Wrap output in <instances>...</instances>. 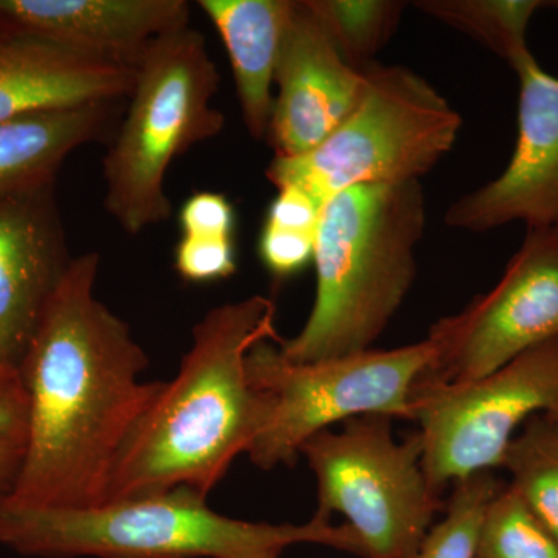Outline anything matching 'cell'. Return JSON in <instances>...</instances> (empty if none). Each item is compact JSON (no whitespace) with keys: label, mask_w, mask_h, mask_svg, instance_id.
Segmentation results:
<instances>
[{"label":"cell","mask_w":558,"mask_h":558,"mask_svg":"<svg viewBox=\"0 0 558 558\" xmlns=\"http://www.w3.org/2000/svg\"><path fill=\"white\" fill-rule=\"evenodd\" d=\"M414 417L432 486L502 468L517 429L534 417L558 422V339L529 349L483 379L418 384Z\"/></svg>","instance_id":"9c48e42d"},{"label":"cell","mask_w":558,"mask_h":558,"mask_svg":"<svg viewBox=\"0 0 558 558\" xmlns=\"http://www.w3.org/2000/svg\"><path fill=\"white\" fill-rule=\"evenodd\" d=\"M124 101L39 110L0 123V201L53 185L81 146L112 138Z\"/></svg>","instance_id":"2e32d148"},{"label":"cell","mask_w":558,"mask_h":558,"mask_svg":"<svg viewBox=\"0 0 558 558\" xmlns=\"http://www.w3.org/2000/svg\"><path fill=\"white\" fill-rule=\"evenodd\" d=\"M72 260L53 185L0 201V362L20 366Z\"/></svg>","instance_id":"4fadbf2b"},{"label":"cell","mask_w":558,"mask_h":558,"mask_svg":"<svg viewBox=\"0 0 558 558\" xmlns=\"http://www.w3.org/2000/svg\"><path fill=\"white\" fill-rule=\"evenodd\" d=\"M520 81L519 134L508 167L446 213L451 229L483 231L524 222L558 226V78L531 51L512 64Z\"/></svg>","instance_id":"8fae6325"},{"label":"cell","mask_w":558,"mask_h":558,"mask_svg":"<svg viewBox=\"0 0 558 558\" xmlns=\"http://www.w3.org/2000/svg\"><path fill=\"white\" fill-rule=\"evenodd\" d=\"M506 450L502 468L543 526L558 539V422L538 416L524 425Z\"/></svg>","instance_id":"d6986e66"},{"label":"cell","mask_w":558,"mask_h":558,"mask_svg":"<svg viewBox=\"0 0 558 558\" xmlns=\"http://www.w3.org/2000/svg\"><path fill=\"white\" fill-rule=\"evenodd\" d=\"M414 5L470 38L497 57L515 64L526 54V32L535 11L548 5L537 0H424Z\"/></svg>","instance_id":"ac0fdd59"},{"label":"cell","mask_w":558,"mask_h":558,"mask_svg":"<svg viewBox=\"0 0 558 558\" xmlns=\"http://www.w3.org/2000/svg\"><path fill=\"white\" fill-rule=\"evenodd\" d=\"M476 558H558V539L515 488L502 487L488 505Z\"/></svg>","instance_id":"7402d4cb"},{"label":"cell","mask_w":558,"mask_h":558,"mask_svg":"<svg viewBox=\"0 0 558 558\" xmlns=\"http://www.w3.org/2000/svg\"><path fill=\"white\" fill-rule=\"evenodd\" d=\"M100 253L70 263L20 363L31 398L24 458L5 505L76 509L105 505L124 444L163 381L130 326L95 296Z\"/></svg>","instance_id":"6da1fadb"},{"label":"cell","mask_w":558,"mask_h":558,"mask_svg":"<svg viewBox=\"0 0 558 558\" xmlns=\"http://www.w3.org/2000/svg\"><path fill=\"white\" fill-rule=\"evenodd\" d=\"M300 543L362 557L348 524L315 513L310 523H250L220 515L180 487L94 508H13L0 498V545L46 558H267Z\"/></svg>","instance_id":"277c9868"},{"label":"cell","mask_w":558,"mask_h":558,"mask_svg":"<svg viewBox=\"0 0 558 558\" xmlns=\"http://www.w3.org/2000/svg\"><path fill=\"white\" fill-rule=\"evenodd\" d=\"M549 5H553V7H556V9H558V2H548Z\"/></svg>","instance_id":"83f0119b"},{"label":"cell","mask_w":558,"mask_h":558,"mask_svg":"<svg viewBox=\"0 0 558 558\" xmlns=\"http://www.w3.org/2000/svg\"><path fill=\"white\" fill-rule=\"evenodd\" d=\"M31 425V398L20 366L0 362V442L24 447Z\"/></svg>","instance_id":"484cf974"},{"label":"cell","mask_w":558,"mask_h":558,"mask_svg":"<svg viewBox=\"0 0 558 558\" xmlns=\"http://www.w3.org/2000/svg\"><path fill=\"white\" fill-rule=\"evenodd\" d=\"M278 340L253 348L248 379L260 400L258 435L247 451L256 468L295 464L307 439L363 414L413 421L418 381L435 355L428 339L387 351L319 362H290Z\"/></svg>","instance_id":"52a82bcc"},{"label":"cell","mask_w":558,"mask_h":558,"mask_svg":"<svg viewBox=\"0 0 558 558\" xmlns=\"http://www.w3.org/2000/svg\"><path fill=\"white\" fill-rule=\"evenodd\" d=\"M315 233L264 222L258 245L264 267L279 279L300 274L314 260Z\"/></svg>","instance_id":"cb8c5ba5"},{"label":"cell","mask_w":558,"mask_h":558,"mask_svg":"<svg viewBox=\"0 0 558 558\" xmlns=\"http://www.w3.org/2000/svg\"><path fill=\"white\" fill-rule=\"evenodd\" d=\"M24 447L0 442V498L7 497L20 473Z\"/></svg>","instance_id":"4316f807"},{"label":"cell","mask_w":558,"mask_h":558,"mask_svg":"<svg viewBox=\"0 0 558 558\" xmlns=\"http://www.w3.org/2000/svg\"><path fill=\"white\" fill-rule=\"evenodd\" d=\"M365 86L366 69L344 60L310 0H293L275 70L267 138L275 157L301 156L328 138L357 106Z\"/></svg>","instance_id":"7c38bea8"},{"label":"cell","mask_w":558,"mask_h":558,"mask_svg":"<svg viewBox=\"0 0 558 558\" xmlns=\"http://www.w3.org/2000/svg\"><path fill=\"white\" fill-rule=\"evenodd\" d=\"M219 83L204 35L190 25L143 53L123 121L102 157L105 208L124 233L137 236L171 218L165 180L172 161L226 126L213 106Z\"/></svg>","instance_id":"5b68a950"},{"label":"cell","mask_w":558,"mask_h":558,"mask_svg":"<svg viewBox=\"0 0 558 558\" xmlns=\"http://www.w3.org/2000/svg\"><path fill=\"white\" fill-rule=\"evenodd\" d=\"M267 558H278V557H267Z\"/></svg>","instance_id":"f1b7e54d"},{"label":"cell","mask_w":558,"mask_h":558,"mask_svg":"<svg viewBox=\"0 0 558 558\" xmlns=\"http://www.w3.org/2000/svg\"><path fill=\"white\" fill-rule=\"evenodd\" d=\"M501 488L490 472L454 483L446 515L429 527L417 549L405 558H476L484 517Z\"/></svg>","instance_id":"44dd1931"},{"label":"cell","mask_w":558,"mask_h":558,"mask_svg":"<svg viewBox=\"0 0 558 558\" xmlns=\"http://www.w3.org/2000/svg\"><path fill=\"white\" fill-rule=\"evenodd\" d=\"M293 0H199L223 40L248 134L269 138L275 70Z\"/></svg>","instance_id":"e0dca14e"},{"label":"cell","mask_w":558,"mask_h":558,"mask_svg":"<svg viewBox=\"0 0 558 558\" xmlns=\"http://www.w3.org/2000/svg\"><path fill=\"white\" fill-rule=\"evenodd\" d=\"M461 124L427 80L374 62L348 119L310 153L274 157L267 179L277 190L296 186L322 207L354 186L421 180L453 149Z\"/></svg>","instance_id":"8992f818"},{"label":"cell","mask_w":558,"mask_h":558,"mask_svg":"<svg viewBox=\"0 0 558 558\" xmlns=\"http://www.w3.org/2000/svg\"><path fill=\"white\" fill-rule=\"evenodd\" d=\"M391 421L385 414L348 418L300 450L317 478V515H343L362 558L409 557L442 509L424 469L421 435L398 442Z\"/></svg>","instance_id":"ba28073f"},{"label":"cell","mask_w":558,"mask_h":558,"mask_svg":"<svg viewBox=\"0 0 558 558\" xmlns=\"http://www.w3.org/2000/svg\"><path fill=\"white\" fill-rule=\"evenodd\" d=\"M275 323L277 306L260 295L204 315L178 376L163 381L124 444L106 502L180 487L208 498L258 435L260 400L247 360L253 348L279 340Z\"/></svg>","instance_id":"7a4b0ae2"},{"label":"cell","mask_w":558,"mask_h":558,"mask_svg":"<svg viewBox=\"0 0 558 558\" xmlns=\"http://www.w3.org/2000/svg\"><path fill=\"white\" fill-rule=\"evenodd\" d=\"M137 68L0 27V123L39 110L124 101Z\"/></svg>","instance_id":"9a60e30c"},{"label":"cell","mask_w":558,"mask_h":558,"mask_svg":"<svg viewBox=\"0 0 558 558\" xmlns=\"http://www.w3.org/2000/svg\"><path fill=\"white\" fill-rule=\"evenodd\" d=\"M337 49L349 64L366 69L398 28L402 2L384 0H310Z\"/></svg>","instance_id":"ffe728a7"},{"label":"cell","mask_w":558,"mask_h":558,"mask_svg":"<svg viewBox=\"0 0 558 558\" xmlns=\"http://www.w3.org/2000/svg\"><path fill=\"white\" fill-rule=\"evenodd\" d=\"M427 339L435 355L418 384L432 385L483 379L558 339V226L527 229L497 286L439 319Z\"/></svg>","instance_id":"30bf717a"},{"label":"cell","mask_w":558,"mask_h":558,"mask_svg":"<svg viewBox=\"0 0 558 558\" xmlns=\"http://www.w3.org/2000/svg\"><path fill=\"white\" fill-rule=\"evenodd\" d=\"M179 218L183 236L233 240L236 215L223 194L209 191L194 194L183 204Z\"/></svg>","instance_id":"d4e9b609"},{"label":"cell","mask_w":558,"mask_h":558,"mask_svg":"<svg viewBox=\"0 0 558 558\" xmlns=\"http://www.w3.org/2000/svg\"><path fill=\"white\" fill-rule=\"evenodd\" d=\"M174 267L190 282H215L236 274V248L227 238H180Z\"/></svg>","instance_id":"603a6c76"},{"label":"cell","mask_w":558,"mask_h":558,"mask_svg":"<svg viewBox=\"0 0 558 558\" xmlns=\"http://www.w3.org/2000/svg\"><path fill=\"white\" fill-rule=\"evenodd\" d=\"M185 0H0V27L137 68L160 36L189 27Z\"/></svg>","instance_id":"5bb4252c"},{"label":"cell","mask_w":558,"mask_h":558,"mask_svg":"<svg viewBox=\"0 0 558 558\" xmlns=\"http://www.w3.org/2000/svg\"><path fill=\"white\" fill-rule=\"evenodd\" d=\"M427 226L421 180L354 186L323 204L315 233L317 295L295 337L278 340L290 362L373 349L416 278Z\"/></svg>","instance_id":"3957f363"}]
</instances>
